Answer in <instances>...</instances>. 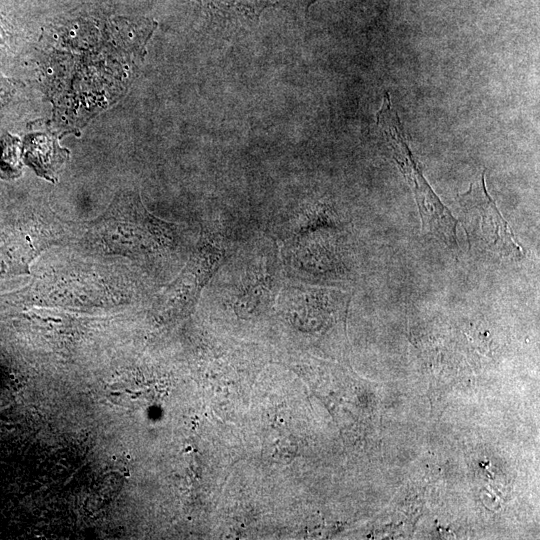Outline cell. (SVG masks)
I'll list each match as a JSON object with an SVG mask.
<instances>
[{
    "instance_id": "6da1fadb",
    "label": "cell",
    "mask_w": 540,
    "mask_h": 540,
    "mask_svg": "<svg viewBox=\"0 0 540 540\" xmlns=\"http://www.w3.org/2000/svg\"><path fill=\"white\" fill-rule=\"evenodd\" d=\"M458 198L462 223L470 244L484 246L509 259L519 260L523 257L521 245L486 190L484 173Z\"/></svg>"
},
{
    "instance_id": "7a4b0ae2",
    "label": "cell",
    "mask_w": 540,
    "mask_h": 540,
    "mask_svg": "<svg viewBox=\"0 0 540 540\" xmlns=\"http://www.w3.org/2000/svg\"><path fill=\"white\" fill-rule=\"evenodd\" d=\"M385 124V134L393 153V159L411 187L419 209L422 230L440 238L444 243L457 247V220L450 210L440 201L425 180L420 167L394 125Z\"/></svg>"
},
{
    "instance_id": "3957f363",
    "label": "cell",
    "mask_w": 540,
    "mask_h": 540,
    "mask_svg": "<svg viewBox=\"0 0 540 540\" xmlns=\"http://www.w3.org/2000/svg\"><path fill=\"white\" fill-rule=\"evenodd\" d=\"M208 9L211 16L235 19L238 16L249 20L257 18L269 0H194Z\"/></svg>"
},
{
    "instance_id": "277c9868",
    "label": "cell",
    "mask_w": 540,
    "mask_h": 540,
    "mask_svg": "<svg viewBox=\"0 0 540 540\" xmlns=\"http://www.w3.org/2000/svg\"><path fill=\"white\" fill-rule=\"evenodd\" d=\"M12 36V25L5 17V15L0 11V46H4L11 40Z\"/></svg>"
},
{
    "instance_id": "5b68a950",
    "label": "cell",
    "mask_w": 540,
    "mask_h": 540,
    "mask_svg": "<svg viewBox=\"0 0 540 540\" xmlns=\"http://www.w3.org/2000/svg\"><path fill=\"white\" fill-rule=\"evenodd\" d=\"M13 92L11 81L0 73V103L8 100Z\"/></svg>"
}]
</instances>
